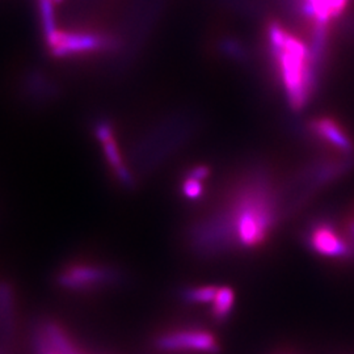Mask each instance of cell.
Instances as JSON below:
<instances>
[{
	"label": "cell",
	"mask_w": 354,
	"mask_h": 354,
	"mask_svg": "<svg viewBox=\"0 0 354 354\" xmlns=\"http://www.w3.org/2000/svg\"><path fill=\"white\" fill-rule=\"evenodd\" d=\"M283 218L276 178L270 168L256 163L241 172L216 209L190 223L187 243L201 259L250 252L266 245Z\"/></svg>",
	"instance_id": "6da1fadb"
},
{
	"label": "cell",
	"mask_w": 354,
	"mask_h": 354,
	"mask_svg": "<svg viewBox=\"0 0 354 354\" xmlns=\"http://www.w3.org/2000/svg\"><path fill=\"white\" fill-rule=\"evenodd\" d=\"M266 37L286 102L292 111L299 112L317 89L319 68L313 64L310 46L276 20L266 24Z\"/></svg>",
	"instance_id": "7a4b0ae2"
},
{
	"label": "cell",
	"mask_w": 354,
	"mask_h": 354,
	"mask_svg": "<svg viewBox=\"0 0 354 354\" xmlns=\"http://www.w3.org/2000/svg\"><path fill=\"white\" fill-rule=\"evenodd\" d=\"M353 167L354 155H340L337 158L317 159L299 169L286 188L281 189L283 216L294 213L319 190L346 176Z\"/></svg>",
	"instance_id": "3957f363"
},
{
	"label": "cell",
	"mask_w": 354,
	"mask_h": 354,
	"mask_svg": "<svg viewBox=\"0 0 354 354\" xmlns=\"http://www.w3.org/2000/svg\"><path fill=\"white\" fill-rule=\"evenodd\" d=\"M127 272L114 263L93 259H74L59 266L54 283L68 294H95L111 290L125 283Z\"/></svg>",
	"instance_id": "277c9868"
},
{
	"label": "cell",
	"mask_w": 354,
	"mask_h": 354,
	"mask_svg": "<svg viewBox=\"0 0 354 354\" xmlns=\"http://www.w3.org/2000/svg\"><path fill=\"white\" fill-rule=\"evenodd\" d=\"M46 49L53 58L74 59L100 53H109L118 48V39L108 32L95 29H58L45 41Z\"/></svg>",
	"instance_id": "5b68a950"
},
{
	"label": "cell",
	"mask_w": 354,
	"mask_h": 354,
	"mask_svg": "<svg viewBox=\"0 0 354 354\" xmlns=\"http://www.w3.org/2000/svg\"><path fill=\"white\" fill-rule=\"evenodd\" d=\"M302 239L311 252L324 259L354 263L353 250L342 222L330 215H319L311 219L304 227Z\"/></svg>",
	"instance_id": "8992f818"
},
{
	"label": "cell",
	"mask_w": 354,
	"mask_h": 354,
	"mask_svg": "<svg viewBox=\"0 0 354 354\" xmlns=\"http://www.w3.org/2000/svg\"><path fill=\"white\" fill-rule=\"evenodd\" d=\"M92 131L102 149V158L105 160L109 176L113 178L120 188L125 190L136 189L140 178L131 169L130 163L125 158L117 140L114 124L106 117H99L93 125Z\"/></svg>",
	"instance_id": "52a82bcc"
},
{
	"label": "cell",
	"mask_w": 354,
	"mask_h": 354,
	"mask_svg": "<svg viewBox=\"0 0 354 354\" xmlns=\"http://www.w3.org/2000/svg\"><path fill=\"white\" fill-rule=\"evenodd\" d=\"M152 348L162 354H218L221 344L214 333L203 328H171L156 333Z\"/></svg>",
	"instance_id": "ba28073f"
},
{
	"label": "cell",
	"mask_w": 354,
	"mask_h": 354,
	"mask_svg": "<svg viewBox=\"0 0 354 354\" xmlns=\"http://www.w3.org/2000/svg\"><path fill=\"white\" fill-rule=\"evenodd\" d=\"M19 330V299L12 281L0 274V349L11 345Z\"/></svg>",
	"instance_id": "9c48e42d"
},
{
	"label": "cell",
	"mask_w": 354,
	"mask_h": 354,
	"mask_svg": "<svg viewBox=\"0 0 354 354\" xmlns=\"http://www.w3.org/2000/svg\"><path fill=\"white\" fill-rule=\"evenodd\" d=\"M311 136L340 155H354V142L348 131L330 117H319L308 124Z\"/></svg>",
	"instance_id": "30bf717a"
},
{
	"label": "cell",
	"mask_w": 354,
	"mask_h": 354,
	"mask_svg": "<svg viewBox=\"0 0 354 354\" xmlns=\"http://www.w3.org/2000/svg\"><path fill=\"white\" fill-rule=\"evenodd\" d=\"M212 175V168L206 165H192L180 180L181 197L187 201H200L205 196V181Z\"/></svg>",
	"instance_id": "8fae6325"
},
{
	"label": "cell",
	"mask_w": 354,
	"mask_h": 354,
	"mask_svg": "<svg viewBox=\"0 0 354 354\" xmlns=\"http://www.w3.org/2000/svg\"><path fill=\"white\" fill-rule=\"evenodd\" d=\"M235 306V291L230 286H218L214 302L212 304V315L215 322L223 323L232 314Z\"/></svg>",
	"instance_id": "7c38bea8"
},
{
	"label": "cell",
	"mask_w": 354,
	"mask_h": 354,
	"mask_svg": "<svg viewBox=\"0 0 354 354\" xmlns=\"http://www.w3.org/2000/svg\"><path fill=\"white\" fill-rule=\"evenodd\" d=\"M38 13L44 39L48 41L58 32L55 17V1L54 0H38Z\"/></svg>",
	"instance_id": "4fadbf2b"
},
{
	"label": "cell",
	"mask_w": 354,
	"mask_h": 354,
	"mask_svg": "<svg viewBox=\"0 0 354 354\" xmlns=\"http://www.w3.org/2000/svg\"><path fill=\"white\" fill-rule=\"evenodd\" d=\"M218 286L213 285H200V286H187L180 291V295L184 302L192 304H212L214 302Z\"/></svg>",
	"instance_id": "5bb4252c"
},
{
	"label": "cell",
	"mask_w": 354,
	"mask_h": 354,
	"mask_svg": "<svg viewBox=\"0 0 354 354\" xmlns=\"http://www.w3.org/2000/svg\"><path fill=\"white\" fill-rule=\"evenodd\" d=\"M26 89L32 99L39 100V102L54 97V93H55L54 86L48 82L45 76L38 75V74H35L28 80Z\"/></svg>",
	"instance_id": "9a60e30c"
},
{
	"label": "cell",
	"mask_w": 354,
	"mask_h": 354,
	"mask_svg": "<svg viewBox=\"0 0 354 354\" xmlns=\"http://www.w3.org/2000/svg\"><path fill=\"white\" fill-rule=\"evenodd\" d=\"M221 49L223 53H227L228 55L234 58H243L244 57V49L239 42L232 39H225V42H221Z\"/></svg>",
	"instance_id": "2e32d148"
},
{
	"label": "cell",
	"mask_w": 354,
	"mask_h": 354,
	"mask_svg": "<svg viewBox=\"0 0 354 354\" xmlns=\"http://www.w3.org/2000/svg\"><path fill=\"white\" fill-rule=\"evenodd\" d=\"M277 354H291V353H286V352H283V353H277Z\"/></svg>",
	"instance_id": "e0dca14e"
},
{
	"label": "cell",
	"mask_w": 354,
	"mask_h": 354,
	"mask_svg": "<svg viewBox=\"0 0 354 354\" xmlns=\"http://www.w3.org/2000/svg\"><path fill=\"white\" fill-rule=\"evenodd\" d=\"M0 354H3V351H1V349H0Z\"/></svg>",
	"instance_id": "ac0fdd59"
}]
</instances>
